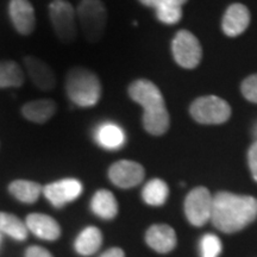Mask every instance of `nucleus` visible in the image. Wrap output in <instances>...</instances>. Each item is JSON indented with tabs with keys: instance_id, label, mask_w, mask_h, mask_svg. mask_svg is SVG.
<instances>
[{
	"instance_id": "f257e3e1",
	"label": "nucleus",
	"mask_w": 257,
	"mask_h": 257,
	"mask_svg": "<svg viewBox=\"0 0 257 257\" xmlns=\"http://www.w3.org/2000/svg\"><path fill=\"white\" fill-rule=\"evenodd\" d=\"M257 218V199L219 192L213 197L211 220L218 230L232 233L244 229Z\"/></svg>"
},
{
	"instance_id": "f03ea898",
	"label": "nucleus",
	"mask_w": 257,
	"mask_h": 257,
	"mask_svg": "<svg viewBox=\"0 0 257 257\" xmlns=\"http://www.w3.org/2000/svg\"><path fill=\"white\" fill-rule=\"evenodd\" d=\"M128 95L144 108L143 126L147 133L154 136L166 134L170 118L162 93L155 83L146 79L136 80L128 86Z\"/></svg>"
},
{
	"instance_id": "7ed1b4c3",
	"label": "nucleus",
	"mask_w": 257,
	"mask_h": 257,
	"mask_svg": "<svg viewBox=\"0 0 257 257\" xmlns=\"http://www.w3.org/2000/svg\"><path fill=\"white\" fill-rule=\"evenodd\" d=\"M66 92L70 101L80 107H92L101 98V83L98 75L85 67L75 66L67 72Z\"/></svg>"
},
{
	"instance_id": "20e7f679",
	"label": "nucleus",
	"mask_w": 257,
	"mask_h": 257,
	"mask_svg": "<svg viewBox=\"0 0 257 257\" xmlns=\"http://www.w3.org/2000/svg\"><path fill=\"white\" fill-rule=\"evenodd\" d=\"M76 15L86 40L91 43L100 41L107 22V12L101 0H81Z\"/></svg>"
},
{
	"instance_id": "39448f33",
	"label": "nucleus",
	"mask_w": 257,
	"mask_h": 257,
	"mask_svg": "<svg viewBox=\"0 0 257 257\" xmlns=\"http://www.w3.org/2000/svg\"><path fill=\"white\" fill-rule=\"evenodd\" d=\"M49 16L57 38L64 44L76 40V12L70 3L66 0H53L49 5Z\"/></svg>"
},
{
	"instance_id": "423d86ee",
	"label": "nucleus",
	"mask_w": 257,
	"mask_h": 257,
	"mask_svg": "<svg viewBox=\"0 0 257 257\" xmlns=\"http://www.w3.org/2000/svg\"><path fill=\"white\" fill-rule=\"evenodd\" d=\"M191 115L200 124H223L230 118L231 107L224 99L216 95H206L195 99L189 108Z\"/></svg>"
},
{
	"instance_id": "0eeeda50",
	"label": "nucleus",
	"mask_w": 257,
	"mask_h": 257,
	"mask_svg": "<svg viewBox=\"0 0 257 257\" xmlns=\"http://www.w3.org/2000/svg\"><path fill=\"white\" fill-rule=\"evenodd\" d=\"M173 56L180 67L186 69L195 68L201 61L202 50L198 38L187 30H181L172 42Z\"/></svg>"
},
{
	"instance_id": "6e6552de",
	"label": "nucleus",
	"mask_w": 257,
	"mask_h": 257,
	"mask_svg": "<svg viewBox=\"0 0 257 257\" xmlns=\"http://www.w3.org/2000/svg\"><path fill=\"white\" fill-rule=\"evenodd\" d=\"M213 197L205 187H195L188 193L185 200V213L189 223L202 226L211 220Z\"/></svg>"
},
{
	"instance_id": "1a4fd4ad",
	"label": "nucleus",
	"mask_w": 257,
	"mask_h": 257,
	"mask_svg": "<svg viewBox=\"0 0 257 257\" xmlns=\"http://www.w3.org/2000/svg\"><path fill=\"white\" fill-rule=\"evenodd\" d=\"M82 184L78 179H62L44 186L43 194L54 207H63L76 200L82 193Z\"/></svg>"
},
{
	"instance_id": "9d476101",
	"label": "nucleus",
	"mask_w": 257,
	"mask_h": 257,
	"mask_svg": "<svg viewBox=\"0 0 257 257\" xmlns=\"http://www.w3.org/2000/svg\"><path fill=\"white\" fill-rule=\"evenodd\" d=\"M144 175L143 166L130 160L117 161L108 169V178L112 184L124 189L136 187L143 181Z\"/></svg>"
},
{
	"instance_id": "9b49d317",
	"label": "nucleus",
	"mask_w": 257,
	"mask_h": 257,
	"mask_svg": "<svg viewBox=\"0 0 257 257\" xmlns=\"http://www.w3.org/2000/svg\"><path fill=\"white\" fill-rule=\"evenodd\" d=\"M9 12L17 32L23 36H29L34 32L36 27V17L34 6L29 0H11Z\"/></svg>"
},
{
	"instance_id": "f8f14e48",
	"label": "nucleus",
	"mask_w": 257,
	"mask_h": 257,
	"mask_svg": "<svg viewBox=\"0 0 257 257\" xmlns=\"http://www.w3.org/2000/svg\"><path fill=\"white\" fill-rule=\"evenodd\" d=\"M25 68L28 70L31 81L42 91H51L56 86V75L47 62L36 56L28 55L24 59Z\"/></svg>"
},
{
	"instance_id": "ddd939ff",
	"label": "nucleus",
	"mask_w": 257,
	"mask_h": 257,
	"mask_svg": "<svg viewBox=\"0 0 257 257\" xmlns=\"http://www.w3.org/2000/svg\"><path fill=\"white\" fill-rule=\"evenodd\" d=\"M250 24V12L243 4H232L225 11L221 28L229 37L242 35Z\"/></svg>"
},
{
	"instance_id": "4468645a",
	"label": "nucleus",
	"mask_w": 257,
	"mask_h": 257,
	"mask_svg": "<svg viewBox=\"0 0 257 257\" xmlns=\"http://www.w3.org/2000/svg\"><path fill=\"white\" fill-rule=\"evenodd\" d=\"M28 230L46 240H56L61 236V227L53 217L43 213H31L25 219Z\"/></svg>"
},
{
	"instance_id": "2eb2a0df",
	"label": "nucleus",
	"mask_w": 257,
	"mask_h": 257,
	"mask_svg": "<svg viewBox=\"0 0 257 257\" xmlns=\"http://www.w3.org/2000/svg\"><path fill=\"white\" fill-rule=\"evenodd\" d=\"M146 240L150 248L160 253L172 251L176 245V233L173 227L166 224L150 226L146 233Z\"/></svg>"
},
{
	"instance_id": "dca6fc26",
	"label": "nucleus",
	"mask_w": 257,
	"mask_h": 257,
	"mask_svg": "<svg viewBox=\"0 0 257 257\" xmlns=\"http://www.w3.org/2000/svg\"><path fill=\"white\" fill-rule=\"evenodd\" d=\"M57 111V104L53 99L44 98L25 102L22 107V114L32 123L44 124L54 117Z\"/></svg>"
},
{
	"instance_id": "f3484780",
	"label": "nucleus",
	"mask_w": 257,
	"mask_h": 257,
	"mask_svg": "<svg viewBox=\"0 0 257 257\" xmlns=\"http://www.w3.org/2000/svg\"><path fill=\"white\" fill-rule=\"evenodd\" d=\"M95 141L106 150H118L125 144V133L114 123H105L98 127Z\"/></svg>"
},
{
	"instance_id": "a211bd4d",
	"label": "nucleus",
	"mask_w": 257,
	"mask_h": 257,
	"mask_svg": "<svg viewBox=\"0 0 257 257\" xmlns=\"http://www.w3.org/2000/svg\"><path fill=\"white\" fill-rule=\"evenodd\" d=\"M91 210L101 219H113L118 213V202L113 193L107 189H99L91 200Z\"/></svg>"
},
{
	"instance_id": "6ab92c4d",
	"label": "nucleus",
	"mask_w": 257,
	"mask_h": 257,
	"mask_svg": "<svg viewBox=\"0 0 257 257\" xmlns=\"http://www.w3.org/2000/svg\"><path fill=\"white\" fill-rule=\"evenodd\" d=\"M102 243L101 231L95 226L85 227L74 243L76 252L81 256H92L100 249Z\"/></svg>"
},
{
	"instance_id": "aec40b11",
	"label": "nucleus",
	"mask_w": 257,
	"mask_h": 257,
	"mask_svg": "<svg viewBox=\"0 0 257 257\" xmlns=\"http://www.w3.org/2000/svg\"><path fill=\"white\" fill-rule=\"evenodd\" d=\"M9 191L17 200L24 204H34L43 193V187L30 180H15L10 184Z\"/></svg>"
},
{
	"instance_id": "412c9836",
	"label": "nucleus",
	"mask_w": 257,
	"mask_h": 257,
	"mask_svg": "<svg viewBox=\"0 0 257 257\" xmlns=\"http://www.w3.org/2000/svg\"><path fill=\"white\" fill-rule=\"evenodd\" d=\"M187 0H160L155 6L156 17L161 23L174 25L182 18V6Z\"/></svg>"
},
{
	"instance_id": "4be33fe9",
	"label": "nucleus",
	"mask_w": 257,
	"mask_h": 257,
	"mask_svg": "<svg viewBox=\"0 0 257 257\" xmlns=\"http://www.w3.org/2000/svg\"><path fill=\"white\" fill-rule=\"evenodd\" d=\"M25 76L22 67L11 60L0 61V88L21 87Z\"/></svg>"
},
{
	"instance_id": "5701e85b",
	"label": "nucleus",
	"mask_w": 257,
	"mask_h": 257,
	"mask_svg": "<svg viewBox=\"0 0 257 257\" xmlns=\"http://www.w3.org/2000/svg\"><path fill=\"white\" fill-rule=\"evenodd\" d=\"M28 231L25 221L21 220L12 213L0 212V233L22 242L27 239Z\"/></svg>"
},
{
	"instance_id": "b1692460",
	"label": "nucleus",
	"mask_w": 257,
	"mask_h": 257,
	"mask_svg": "<svg viewBox=\"0 0 257 257\" xmlns=\"http://www.w3.org/2000/svg\"><path fill=\"white\" fill-rule=\"evenodd\" d=\"M169 195V188L163 180L153 179L144 186L142 198L150 206H162Z\"/></svg>"
},
{
	"instance_id": "393cba45",
	"label": "nucleus",
	"mask_w": 257,
	"mask_h": 257,
	"mask_svg": "<svg viewBox=\"0 0 257 257\" xmlns=\"http://www.w3.org/2000/svg\"><path fill=\"white\" fill-rule=\"evenodd\" d=\"M201 257H218L221 252V242L219 237L213 233H207L200 240Z\"/></svg>"
},
{
	"instance_id": "a878e982",
	"label": "nucleus",
	"mask_w": 257,
	"mask_h": 257,
	"mask_svg": "<svg viewBox=\"0 0 257 257\" xmlns=\"http://www.w3.org/2000/svg\"><path fill=\"white\" fill-rule=\"evenodd\" d=\"M240 91L246 100L257 104V74H252L244 79L240 85Z\"/></svg>"
},
{
	"instance_id": "bb28decb",
	"label": "nucleus",
	"mask_w": 257,
	"mask_h": 257,
	"mask_svg": "<svg viewBox=\"0 0 257 257\" xmlns=\"http://www.w3.org/2000/svg\"><path fill=\"white\" fill-rule=\"evenodd\" d=\"M248 161H249V167L250 172H251L252 178L257 182V141L250 147L249 153H248Z\"/></svg>"
},
{
	"instance_id": "cd10ccee",
	"label": "nucleus",
	"mask_w": 257,
	"mask_h": 257,
	"mask_svg": "<svg viewBox=\"0 0 257 257\" xmlns=\"http://www.w3.org/2000/svg\"><path fill=\"white\" fill-rule=\"evenodd\" d=\"M25 257H54L47 249L38 245L29 246L25 251Z\"/></svg>"
},
{
	"instance_id": "c85d7f7f",
	"label": "nucleus",
	"mask_w": 257,
	"mask_h": 257,
	"mask_svg": "<svg viewBox=\"0 0 257 257\" xmlns=\"http://www.w3.org/2000/svg\"><path fill=\"white\" fill-rule=\"evenodd\" d=\"M99 257H125V253L120 248H111L106 250L104 253H101Z\"/></svg>"
},
{
	"instance_id": "c756f323",
	"label": "nucleus",
	"mask_w": 257,
	"mask_h": 257,
	"mask_svg": "<svg viewBox=\"0 0 257 257\" xmlns=\"http://www.w3.org/2000/svg\"><path fill=\"white\" fill-rule=\"evenodd\" d=\"M140 2L142 3L144 6H148V8H155L160 0H140Z\"/></svg>"
},
{
	"instance_id": "7c9ffc66",
	"label": "nucleus",
	"mask_w": 257,
	"mask_h": 257,
	"mask_svg": "<svg viewBox=\"0 0 257 257\" xmlns=\"http://www.w3.org/2000/svg\"><path fill=\"white\" fill-rule=\"evenodd\" d=\"M255 136L257 138V124H256V127H255Z\"/></svg>"
},
{
	"instance_id": "2f4dec72",
	"label": "nucleus",
	"mask_w": 257,
	"mask_h": 257,
	"mask_svg": "<svg viewBox=\"0 0 257 257\" xmlns=\"http://www.w3.org/2000/svg\"><path fill=\"white\" fill-rule=\"evenodd\" d=\"M2 238H3V234L0 233V244H2Z\"/></svg>"
}]
</instances>
